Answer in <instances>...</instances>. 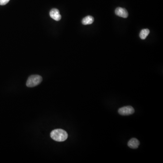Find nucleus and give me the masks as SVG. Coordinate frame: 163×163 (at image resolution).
I'll return each instance as SVG.
<instances>
[{
    "label": "nucleus",
    "instance_id": "9",
    "mask_svg": "<svg viewBox=\"0 0 163 163\" xmlns=\"http://www.w3.org/2000/svg\"><path fill=\"white\" fill-rule=\"evenodd\" d=\"M10 0H0V5H4L9 2Z\"/></svg>",
    "mask_w": 163,
    "mask_h": 163
},
{
    "label": "nucleus",
    "instance_id": "4",
    "mask_svg": "<svg viewBox=\"0 0 163 163\" xmlns=\"http://www.w3.org/2000/svg\"><path fill=\"white\" fill-rule=\"evenodd\" d=\"M115 14L117 16L122 17L124 18H126L128 16L127 10L122 7H117L115 10Z\"/></svg>",
    "mask_w": 163,
    "mask_h": 163
},
{
    "label": "nucleus",
    "instance_id": "5",
    "mask_svg": "<svg viewBox=\"0 0 163 163\" xmlns=\"http://www.w3.org/2000/svg\"><path fill=\"white\" fill-rule=\"evenodd\" d=\"M50 16L53 19L56 20V21H59L61 19V16L59 13V11L56 8L52 9L49 12Z\"/></svg>",
    "mask_w": 163,
    "mask_h": 163
},
{
    "label": "nucleus",
    "instance_id": "2",
    "mask_svg": "<svg viewBox=\"0 0 163 163\" xmlns=\"http://www.w3.org/2000/svg\"><path fill=\"white\" fill-rule=\"evenodd\" d=\"M42 81V78L41 76L39 75H31L28 79L26 84L28 87H34L40 84Z\"/></svg>",
    "mask_w": 163,
    "mask_h": 163
},
{
    "label": "nucleus",
    "instance_id": "1",
    "mask_svg": "<svg viewBox=\"0 0 163 163\" xmlns=\"http://www.w3.org/2000/svg\"><path fill=\"white\" fill-rule=\"evenodd\" d=\"M50 136L54 140L58 142L65 141L68 138V135L63 129H58L53 130L50 133Z\"/></svg>",
    "mask_w": 163,
    "mask_h": 163
},
{
    "label": "nucleus",
    "instance_id": "7",
    "mask_svg": "<svg viewBox=\"0 0 163 163\" xmlns=\"http://www.w3.org/2000/svg\"><path fill=\"white\" fill-rule=\"evenodd\" d=\"M94 18L91 16L85 17L82 20V24L84 25H90L94 22Z\"/></svg>",
    "mask_w": 163,
    "mask_h": 163
},
{
    "label": "nucleus",
    "instance_id": "6",
    "mask_svg": "<svg viewBox=\"0 0 163 163\" xmlns=\"http://www.w3.org/2000/svg\"><path fill=\"white\" fill-rule=\"evenodd\" d=\"M140 145V142L137 139L132 138L128 142V146L132 149H137Z\"/></svg>",
    "mask_w": 163,
    "mask_h": 163
},
{
    "label": "nucleus",
    "instance_id": "8",
    "mask_svg": "<svg viewBox=\"0 0 163 163\" xmlns=\"http://www.w3.org/2000/svg\"><path fill=\"white\" fill-rule=\"evenodd\" d=\"M150 33V30L149 29H143L141 30L140 34V37L142 40H145L146 39L148 34Z\"/></svg>",
    "mask_w": 163,
    "mask_h": 163
},
{
    "label": "nucleus",
    "instance_id": "3",
    "mask_svg": "<svg viewBox=\"0 0 163 163\" xmlns=\"http://www.w3.org/2000/svg\"><path fill=\"white\" fill-rule=\"evenodd\" d=\"M135 112V110L131 106H126L120 108L118 110V113L121 115H128L133 114Z\"/></svg>",
    "mask_w": 163,
    "mask_h": 163
}]
</instances>
